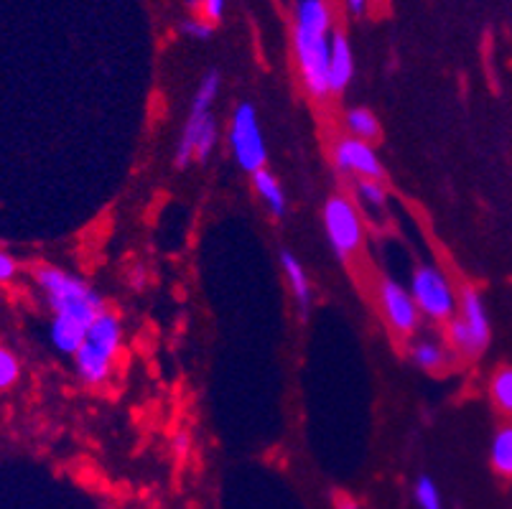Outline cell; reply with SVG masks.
<instances>
[{
    "label": "cell",
    "mask_w": 512,
    "mask_h": 509,
    "mask_svg": "<svg viewBox=\"0 0 512 509\" xmlns=\"http://www.w3.org/2000/svg\"><path fill=\"white\" fill-rule=\"evenodd\" d=\"M179 31L184 36H189V39L207 41V39H212L214 26L209 21H204L202 16H197V18H184V21L179 23Z\"/></svg>",
    "instance_id": "obj_23"
},
{
    "label": "cell",
    "mask_w": 512,
    "mask_h": 509,
    "mask_svg": "<svg viewBox=\"0 0 512 509\" xmlns=\"http://www.w3.org/2000/svg\"><path fill=\"white\" fill-rule=\"evenodd\" d=\"M377 301L383 308V319L398 336H413L421 326V311L413 301L411 291L403 288L398 280L385 278L377 286Z\"/></svg>",
    "instance_id": "obj_9"
},
{
    "label": "cell",
    "mask_w": 512,
    "mask_h": 509,
    "mask_svg": "<svg viewBox=\"0 0 512 509\" xmlns=\"http://www.w3.org/2000/svg\"><path fill=\"white\" fill-rule=\"evenodd\" d=\"M253 189L255 194L260 196V202L265 204V209L273 214L276 219L286 217V209H288V199H286V191H283L281 181L278 176H273L268 168H260L253 174Z\"/></svg>",
    "instance_id": "obj_14"
},
{
    "label": "cell",
    "mask_w": 512,
    "mask_h": 509,
    "mask_svg": "<svg viewBox=\"0 0 512 509\" xmlns=\"http://www.w3.org/2000/svg\"><path fill=\"white\" fill-rule=\"evenodd\" d=\"M90 326H82L72 319H62V316H54L49 324V342L51 347L57 349L59 354H67L74 357L85 342V334Z\"/></svg>",
    "instance_id": "obj_13"
},
{
    "label": "cell",
    "mask_w": 512,
    "mask_h": 509,
    "mask_svg": "<svg viewBox=\"0 0 512 509\" xmlns=\"http://www.w3.org/2000/svg\"><path fill=\"white\" fill-rule=\"evenodd\" d=\"M34 280L54 316L90 326L105 311L100 293L69 270L57 268V265H39L34 270Z\"/></svg>",
    "instance_id": "obj_1"
},
{
    "label": "cell",
    "mask_w": 512,
    "mask_h": 509,
    "mask_svg": "<svg viewBox=\"0 0 512 509\" xmlns=\"http://www.w3.org/2000/svg\"><path fill=\"white\" fill-rule=\"evenodd\" d=\"M367 3H370V0H344V6H347V11L352 13V16H362V13L367 11Z\"/></svg>",
    "instance_id": "obj_27"
},
{
    "label": "cell",
    "mask_w": 512,
    "mask_h": 509,
    "mask_svg": "<svg viewBox=\"0 0 512 509\" xmlns=\"http://www.w3.org/2000/svg\"><path fill=\"white\" fill-rule=\"evenodd\" d=\"M222 77L217 69H209L207 74L199 82L197 92H194L192 107H189V115H186L184 130H181L179 146H176L174 153V166L186 168L194 161V151H197V140L202 135V130L207 128V123L212 120V105L220 95Z\"/></svg>",
    "instance_id": "obj_8"
},
{
    "label": "cell",
    "mask_w": 512,
    "mask_h": 509,
    "mask_svg": "<svg viewBox=\"0 0 512 509\" xmlns=\"http://www.w3.org/2000/svg\"><path fill=\"white\" fill-rule=\"evenodd\" d=\"M355 79V51L344 31H332L329 41V90L332 95H342Z\"/></svg>",
    "instance_id": "obj_11"
},
{
    "label": "cell",
    "mask_w": 512,
    "mask_h": 509,
    "mask_svg": "<svg viewBox=\"0 0 512 509\" xmlns=\"http://www.w3.org/2000/svg\"><path fill=\"white\" fill-rule=\"evenodd\" d=\"M281 268H283V275H286V280H288V288H291V293H293V301H296V306H299L301 314L306 316L309 314L311 301H314V291H311L309 273H306V268L301 265V260L288 250L281 252Z\"/></svg>",
    "instance_id": "obj_12"
},
{
    "label": "cell",
    "mask_w": 512,
    "mask_h": 509,
    "mask_svg": "<svg viewBox=\"0 0 512 509\" xmlns=\"http://www.w3.org/2000/svg\"><path fill=\"white\" fill-rule=\"evenodd\" d=\"M225 8H227V0H204L202 13H199V16L214 26V23L222 21V16H225Z\"/></svg>",
    "instance_id": "obj_24"
},
{
    "label": "cell",
    "mask_w": 512,
    "mask_h": 509,
    "mask_svg": "<svg viewBox=\"0 0 512 509\" xmlns=\"http://www.w3.org/2000/svg\"><path fill=\"white\" fill-rule=\"evenodd\" d=\"M334 166L342 171V174L360 176V179H375L383 181L385 168L377 158L372 143L357 138H342L334 146Z\"/></svg>",
    "instance_id": "obj_10"
},
{
    "label": "cell",
    "mask_w": 512,
    "mask_h": 509,
    "mask_svg": "<svg viewBox=\"0 0 512 509\" xmlns=\"http://www.w3.org/2000/svg\"><path fill=\"white\" fill-rule=\"evenodd\" d=\"M446 339H449L451 349L456 354H462L467 359L487 352L492 339L490 316H487V306H484V298L477 288H462L459 308H456L454 319L446 324Z\"/></svg>",
    "instance_id": "obj_3"
},
{
    "label": "cell",
    "mask_w": 512,
    "mask_h": 509,
    "mask_svg": "<svg viewBox=\"0 0 512 509\" xmlns=\"http://www.w3.org/2000/svg\"><path fill=\"white\" fill-rule=\"evenodd\" d=\"M355 194L362 204H367L372 209H383L388 204V189L383 186V181L357 179Z\"/></svg>",
    "instance_id": "obj_19"
},
{
    "label": "cell",
    "mask_w": 512,
    "mask_h": 509,
    "mask_svg": "<svg viewBox=\"0 0 512 509\" xmlns=\"http://www.w3.org/2000/svg\"><path fill=\"white\" fill-rule=\"evenodd\" d=\"M321 224L327 235L329 247L342 263L362 250L365 242V224H362L360 209L347 194H332L321 207Z\"/></svg>",
    "instance_id": "obj_4"
},
{
    "label": "cell",
    "mask_w": 512,
    "mask_h": 509,
    "mask_svg": "<svg viewBox=\"0 0 512 509\" xmlns=\"http://www.w3.org/2000/svg\"><path fill=\"white\" fill-rule=\"evenodd\" d=\"M408 291H411L421 316L436 321V324H449L454 319L459 296L444 270H439L436 265H416Z\"/></svg>",
    "instance_id": "obj_6"
},
{
    "label": "cell",
    "mask_w": 512,
    "mask_h": 509,
    "mask_svg": "<svg viewBox=\"0 0 512 509\" xmlns=\"http://www.w3.org/2000/svg\"><path fill=\"white\" fill-rule=\"evenodd\" d=\"M123 347V324L113 311H102L90 324L85 334V342L74 354V367H77L79 380L85 385H102L113 375V362Z\"/></svg>",
    "instance_id": "obj_2"
},
{
    "label": "cell",
    "mask_w": 512,
    "mask_h": 509,
    "mask_svg": "<svg viewBox=\"0 0 512 509\" xmlns=\"http://www.w3.org/2000/svg\"><path fill=\"white\" fill-rule=\"evenodd\" d=\"M184 3H186V6H189V8H192V11H197V8H199V11H202V3H204V0H184Z\"/></svg>",
    "instance_id": "obj_28"
},
{
    "label": "cell",
    "mask_w": 512,
    "mask_h": 509,
    "mask_svg": "<svg viewBox=\"0 0 512 509\" xmlns=\"http://www.w3.org/2000/svg\"><path fill=\"white\" fill-rule=\"evenodd\" d=\"M490 398L502 415H512V364H502L490 377Z\"/></svg>",
    "instance_id": "obj_17"
},
{
    "label": "cell",
    "mask_w": 512,
    "mask_h": 509,
    "mask_svg": "<svg viewBox=\"0 0 512 509\" xmlns=\"http://www.w3.org/2000/svg\"><path fill=\"white\" fill-rule=\"evenodd\" d=\"M334 509H362L360 502H355L352 497H347V494H337L334 497Z\"/></svg>",
    "instance_id": "obj_26"
},
{
    "label": "cell",
    "mask_w": 512,
    "mask_h": 509,
    "mask_svg": "<svg viewBox=\"0 0 512 509\" xmlns=\"http://www.w3.org/2000/svg\"><path fill=\"white\" fill-rule=\"evenodd\" d=\"M413 499H416L418 509H444L441 492L431 476H418L413 484Z\"/></svg>",
    "instance_id": "obj_20"
},
{
    "label": "cell",
    "mask_w": 512,
    "mask_h": 509,
    "mask_svg": "<svg viewBox=\"0 0 512 509\" xmlns=\"http://www.w3.org/2000/svg\"><path fill=\"white\" fill-rule=\"evenodd\" d=\"M344 125L349 130V138H357V140H365V143H375L380 140V120L375 118V112L367 110V107H352L347 110L344 115Z\"/></svg>",
    "instance_id": "obj_16"
},
{
    "label": "cell",
    "mask_w": 512,
    "mask_h": 509,
    "mask_svg": "<svg viewBox=\"0 0 512 509\" xmlns=\"http://www.w3.org/2000/svg\"><path fill=\"white\" fill-rule=\"evenodd\" d=\"M217 138H220V133H217V123H214V118H212L207 123V128L202 130V135H199L197 151H194V161H199V163L209 161L212 151L217 148Z\"/></svg>",
    "instance_id": "obj_22"
},
{
    "label": "cell",
    "mask_w": 512,
    "mask_h": 509,
    "mask_svg": "<svg viewBox=\"0 0 512 509\" xmlns=\"http://www.w3.org/2000/svg\"><path fill=\"white\" fill-rule=\"evenodd\" d=\"M18 380H21V359L0 344V392L11 390Z\"/></svg>",
    "instance_id": "obj_21"
},
{
    "label": "cell",
    "mask_w": 512,
    "mask_h": 509,
    "mask_svg": "<svg viewBox=\"0 0 512 509\" xmlns=\"http://www.w3.org/2000/svg\"><path fill=\"white\" fill-rule=\"evenodd\" d=\"M408 354H411V362L423 372H441L449 364V352L444 344L434 339H413Z\"/></svg>",
    "instance_id": "obj_15"
},
{
    "label": "cell",
    "mask_w": 512,
    "mask_h": 509,
    "mask_svg": "<svg viewBox=\"0 0 512 509\" xmlns=\"http://www.w3.org/2000/svg\"><path fill=\"white\" fill-rule=\"evenodd\" d=\"M291 36L293 56H296V67H299L304 90L314 100H327L332 95V90H329V41H332V34L293 28Z\"/></svg>",
    "instance_id": "obj_5"
},
{
    "label": "cell",
    "mask_w": 512,
    "mask_h": 509,
    "mask_svg": "<svg viewBox=\"0 0 512 509\" xmlns=\"http://www.w3.org/2000/svg\"><path fill=\"white\" fill-rule=\"evenodd\" d=\"M227 140H230L232 158H235L237 166L245 174L253 176L255 171L265 168V163H268V146H265L258 110L250 102L235 105L230 118V130H227Z\"/></svg>",
    "instance_id": "obj_7"
},
{
    "label": "cell",
    "mask_w": 512,
    "mask_h": 509,
    "mask_svg": "<svg viewBox=\"0 0 512 509\" xmlns=\"http://www.w3.org/2000/svg\"><path fill=\"white\" fill-rule=\"evenodd\" d=\"M490 461L497 474L512 479V423L510 426H502L495 433V438H492Z\"/></svg>",
    "instance_id": "obj_18"
},
{
    "label": "cell",
    "mask_w": 512,
    "mask_h": 509,
    "mask_svg": "<svg viewBox=\"0 0 512 509\" xmlns=\"http://www.w3.org/2000/svg\"><path fill=\"white\" fill-rule=\"evenodd\" d=\"M18 275V263L11 252L0 247V283H11Z\"/></svg>",
    "instance_id": "obj_25"
}]
</instances>
